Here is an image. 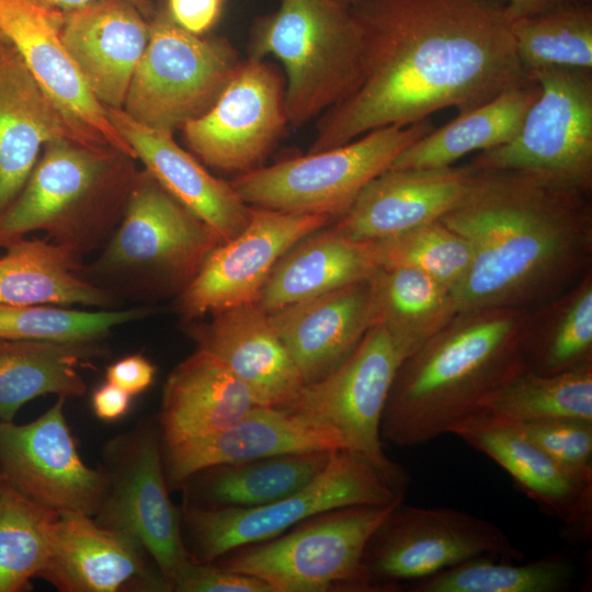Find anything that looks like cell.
<instances>
[{"instance_id": "4fadbf2b", "label": "cell", "mask_w": 592, "mask_h": 592, "mask_svg": "<svg viewBox=\"0 0 592 592\" xmlns=\"http://www.w3.org/2000/svg\"><path fill=\"white\" fill-rule=\"evenodd\" d=\"M528 75L539 94L516 135L467 166L547 174L592 192V70L546 67Z\"/></svg>"}, {"instance_id": "d6a6232c", "label": "cell", "mask_w": 592, "mask_h": 592, "mask_svg": "<svg viewBox=\"0 0 592 592\" xmlns=\"http://www.w3.org/2000/svg\"><path fill=\"white\" fill-rule=\"evenodd\" d=\"M372 327L385 329L401 362L458 312L449 289L410 267H379L369 277Z\"/></svg>"}, {"instance_id": "3957f363", "label": "cell", "mask_w": 592, "mask_h": 592, "mask_svg": "<svg viewBox=\"0 0 592 592\" xmlns=\"http://www.w3.org/2000/svg\"><path fill=\"white\" fill-rule=\"evenodd\" d=\"M527 310L458 311L406 357L385 405L382 440L407 447L448 433L488 394L526 367L520 335Z\"/></svg>"}, {"instance_id": "836d02e7", "label": "cell", "mask_w": 592, "mask_h": 592, "mask_svg": "<svg viewBox=\"0 0 592 592\" xmlns=\"http://www.w3.org/2000/svg\"><path fill=\"white\" fill-rule=\"evenodd\" d=\"M539 94L533 81L506 90L482 105L458 114L448 124L433 128L402 150L388 169L430 168L454 164L474 151H485L511 140Z\"/></svg>"}, {"instance_id": "6da1fadb", "label": "cell", "mask_w": 592, "mask_h": 592, "mask_svg": "<svg viewBox=\"0 0 592 592\" xmlns=\"http://www.w3.org/2000/svg\"><path fill=\"white\" fill-rule=\"evenodd\" d=\"M362 80L320 115L308 152L444 109L471 111L533 81L497 0H353Z\"/></svg>"}, {"instance_id": "f546056e", "label": "cell", "mask_w": 592, "mask_h": 592, "mask_svg": "<svg viewBox=\"0 0 592 592\" xmlns=\"http://www.w3.org/2000/svg\"><path fill=\"white\" fill-rule=\"evenodd\" d=\"M334 451L286 453L205 467L182 483V505L220 510L275 502L317 478L328 466Z\"/></svg>"}, {"instance_id": "74e56055", "label": "cell", "mask_w": 592, "mask_h": 592, "mask_svg": "<svg viewBox=\"0 0 592 592\" xmlns=\"http://www.w3.org/2000/svg\"><path fill=\"white\" fill-rule=\"evenodd\" d=\"M576 574L571 559L553 554L527 563L478 557L408 588L411 592H561Z\"/></svg>"}, {"instance_id": "8992f818", "label": "cell", "mask_w": 592, "mask_h": 592, "mask_svg": "<svg viewBox=\"0 0 592 592\" xmlns=\"http://www.w3.org/2000/svg\"><path fill=\"white\" fill-rule=\"evenodd\" d=\"M248 52L282 64L285 112L293 126L319 117L362 80L360 34L345 0H281L254 21Z\"/></svg>"}, {"instance_id": "d4e9b609", "label": "cell", "mask_w": 592, "mask_h": 592, "mask_svg": "<svg viewBox=\"0 0 592 592\" xmlns=\"http://www.w3.org/2000/svg\"><path fill=\"white\" fill-rule=\"evenodd\" d=\"M369 280V278H368ZM364 280L269 314L305 383L340 366L372 327L369 281Z\"/></svg>"}, {"instance_id": "681fc988", "label": "cell", "mask_w": 592, "mask_h": 592, "mask_svg": "<svg viewBox=\"0 0 592 592\" xmlns=\"http://www.w3.org/2000/svg\"><path fill=\"white\" fill-rule=\"evenodd\" d=\"M16 53L18 50L12 42L0 31V59L10 57Z\"/></svg>"}, {"instance_id": "ba28073f", "label": "cell", "mask_w": 592, "mask_h": 592, "mask_svg": "<svg viewBox=\"0 0 592 592\" xmlns=\"http://www.w3.org/2000/svg\"><path fill=\"white\" fill-rule=\"evenodd\" d=\"M391 505L325 511L276 537L237 547L213 562L258 577L273 592H372L362 565L363 551Z\"/></svg>"}, {"instance_id": "603a6c76", "label": "cell", "mask_w": 592, "mask_h": 592, "mask_svg": "<svg viewBox=\"0 0 592 592\" xmlns=\"http://www.w3.org/2000/svg\"><path fill=\"white\" fill-rule=\"evenodd\" d=\"M150 36L148 20L128 0H96L60 14L59 37L96 99L123 107Z\"/></svg>"}, {"instance_id": "bcb514c9", "label": "cell", "mask_w": 592, "mask_h": 592, "mask_svg": "<svg viewBox=\"0 0 592 592\" xmlns=\"http://www.w3.org/2000/svg\"><path fill=\"white\" fill-rule=\"evenodd\" d=\"M132 396L109 383L99 385L91 395L93 413L102 421L113 422L123 418L130 408Z\"/></svg>"}, {"instance_id": "d590c367", "label": "cell", "mask_w": 592, "mask_h": 592, "mask_svg": "<svg viewBox=\"0 0 592 592\" xmlns=\"http://www.w3.org/2000/svg\"><path fill=\"white\" fill-rule=\"evenodd\" d=\"M473 412L516 423L592 421V364L553 375L524 367L488 394Z\"/></svg>"}, {"instance_id": "5b68a950", "label": "cell", "mask_w": 592, "mask_h": 592, "mask_svg": "<svg viewBox=\"0 0 592 592\" xmlns=\"http://www.w3.org/2000/svg\"><path fill=\"white\" fill-rule=\"evenodd\" d=\"M219 243L206 224L143 170L117 228L81 272L118 299L178 296Z\"/></svg>"}, {"instance_id": "b9f144b4", "label": "cell", "mask_w": 592, "mask_h": 592, "mask_svg": "<svg viewBox=\"0 0 592 592\" xmlns=\"http://www.w3.org/2000/svg\"><path fill=\"white\" fill-rule=\"evenodd\" d=\"M514 423L571 477L592 487V421L548 419Z\"/></svg>"}, {"instance_id": "d6986e66", "label": "cell", "mask_w": 592, "mask_h": 592, "mask_svg": "<svg viewBox=\"0 0 592 592\" xmlns=\"http://www.w3.org/2000/svg\"><path fill=\"white\" fill-rule=\"evenodd\" d=\"M38 578L61 592H170L135 537L82 513L59 516L50 555Z\"/></svg>"}, {"instance_id": "f35d334b", "label": "cell", "mask_w": 592, "mask_h": 592, "mask_svg": "<svg viewBox=\"0 0 592 592\" xmlns=\"http://www.w3.org/2000/svg\"><path fill=\"white\" fill-rule=\"evenodd\" d=\"M511 33L527 73L546 67L592 70V0L515 19Z\"/></svg>"}, {"instance_id": "7bdbcfd3", "label": "cell", "mask_w": 592, "mask_h": 592, "mask_svg": "<svg viewBox=\"0 0 592 592\" xmlns=\"http://www.w3.org/2000/svg\"><path fill=\"white\" fill-rule=\"evenodd\" d=\"M172 592H273L262 579L191 560L178 576Z\"/></svg>"}, {"instance_id": "f6af8a7d", "label": "cell", "mask_w": 592, "mask_h": 592, "mask_svg": "<svg viewBox=\"0 0 592 592\" xmlns=\"http://www.w3.org/2000/svg\"><path fill=\"white\" fill-rule=\"evenodd\" d=\"M155 376L156 366L139 353L126 355L105 369V380L122 388L132 397L147 390Z\"/></svg>"}, {"instance_id": "5bb4252c", "label": "cell", "mask_w": 592, "mask_h": 592, "mask_svg": "<svg viewBox=\"0 0 592 592\" xmlns=\"http://www.w3.org/2000/svg\"><path fill=\"white\" fill-rule=\"evenodd\" d=\"M400 363L390 337L375 325L340 366L304 385L286 409L332 429L345 449L365 456L406 490L408 475L386 456L380 436L383 412Z\"/></svg>"}, {"instance_id": "ee69618b", "label": "cell", "mask_w": 592, "mask_h": 592, "mask_svg": "<svg viewBox=\"0 0 592 592\" xmlns=\"http://www.w3.org/2000/svg\"><path fill=\"white\" fill-rule=\"evenodd\" d=\"M225 0H167L173 22L194 35H205L218 22Z\"/></svg>"}, {"instance_id": "1f68e13d", "label": "cell", "mask_w": 592, "mask_h": 592, "mask_svg": "<svg viewBox=\"0 0 592 592\" xmlns=\"http://www.w3.org/2000/svg\"><path fill=\"white\" fill-rule=\"evenodd\" d=\"M0 255V303L95 306L119 301L82 275V263L47 238L19 239Z\"/></svg>"}, {"instance_id": "f907efd6", "label": "cell", "mask_w": 592, "mask_h": 592, "mask_svg": "<svg viewBox=\"0 0 592 592\" xmlns=\"http://www.w3.org/2000/svg\"><path fill=\"white\" fill-rule=\"evenodd\" d=\"M346 2L351 3L353 0H345Z\"/></svg>"}, {"instance_id": "7a4b0ae2", "label": "cell", "mask_w": 592, "mask_h": 592, "mask_svg": "<svg viewBox=\"0 0 592 592\" xmlns=\"http://www.w3.org/2000/svg\"><path fill=\"white\" fill-rule=\"evenodd\" d=\"M591 193L515 169H470L465 190L440 220L473 252L452 293L458 311L531 309L574 285L592 260Z\"/></svg>"}, {"instance_id": "ab89813d", "label": "cell", "mask_w": 592, "mask_h": 592, "mask_svg": "<svg viewBox=\"0 0 592 592\" xmlns=\"http://www.w3.org/2000/svg\"><path fill=\"white\" fill-rule=\"evenodd\" d=\"M149 314L144 307L78 310L48 304L0 303V338L53 342H101L112 329Z\"/></svg>"}, {"instance_id": "7402d4cb", "label": "cell", "mask_w": 592, "mask_h": 592, "mask_svg": "<svg viewBox=\"0 0 592 592\" xmlns=\"http://www.w3.org/2000/svg\"><path fill=\"white\" fill-rule=\"evenodd\" d=\"M448 433L493 459L520 491L543 512L562 521L570 534L579 537L590 534L592 487L571 477L514 422L473 412Z\"/></svg>"}, {"instance_id": "7c38bea8", "label": "cell", "mask_w": 592, "mask_h": 592, "mask_svg": "<svg viewBox=\"0 0 592 592\" xmlns=\"http://www.w3.org/2000/svg\"><path fill=\"white\" fill-rule=\"evenodd\" d=\"M105 489L96 513L100 525L135 537L148 551L170 592L189 555L181 510L170 499L157 421H141L102 448Z\"/></svg>"}, {"instance_id": "4316f807", "label": "cell", "mask_w": 592, "mask_h": 592, "mask_svg": "<svg viewBox=\"0 0 592 592\" xmlns=\"http://www.w3.org/2000/svg\"><path fill=\"white\" fill-rule=\"evenodd\" d=\"M57 138L109 148L93 144L66 117L19 52L0 59V214L23 189L41 147Z\"/></svg>"}, {"instance_id": "9c48e42d", "label": "cell", "mask_w": 592, "mask_h": 592, "mask_svg": "<svg viewBox=\"0 0 592 592\" xmlns=\"http://www.w3.org/2000/svg\"><path fill=\"white\" fill-rule=\"evenodd\" d=\"M433 128L430 118L377 128L337 147L258 167L230 184L249 206L321 214L337 220L402 150Z\"/></svg>"}, {"instance_id": "c3c4849f", "label": "cell", "mask_w": 592, "mask_h": 592, "mask_svg": "<svg viewBox=\"0 0 592 592\" xmlns=\"http://www.w3.org/2000/svg\"><path fill=\"white\" fill-rule=\"evenodd\" d=\"M31 3L45 10L64 13L96 0H27ZM132 2L148 20L155 14V8L151 0H128Z\"/></svg>"}, {"instance_id": "44dd1931", "label": "cell", "mask_w": 592, "mask_h": 592, "mask_svg": "<svg viewBox=\"0 0 592 592\" xmlns=\"http://www.w3.org/2000/svg\"><path fill=\"white\" fill-rule=\"evenodd\" d=\"M185 331L197 349L248 387L258 405L286 409L305 385L269 314L257 303L217 311L208 321H189Z\"/></svg>"}, {"instance_id": "ac0fdd59", "label": "cell", "mask_w": 592, "mask_h": 592, "mask_svg": "<svg viewBox=\"0 0 592 592\" xmlns=\"http://www.w3.org/2000/svg\"><path fill=\"white\" fill-rule=\"evenodd\" d=\"M60 14L27 0H0V31L46 94L93 144L136 160L59 37Z\"/></svg>"}, {"instance_id": "8fae6325", "label": "cell", "mask_w": 592, "mask_h": 592, "mask_svg": "<svg viewBox=\"0 0 592 592\" xmlns=\"http://www.w3.org/2000/svg\"><path fill=\"white\" fill-rule=\"evenodd\" d=\"M478 557L520 561L524 553L487 520L456 509L400 501L371 534L362 565L372 592H387Z\"/></svg>"}, {"instance_id": "52a82bcc", "label": "cell", "mask_w": 592, "mask_h": 592, "mask_svg": "<svg viewBox=\"0 0 592 592\" xmlns=\"http://www.w3.org/2000/svg\"><path fill=\"white\" fill-rule=\"evenodd\" d=\"M403 493L365 456L339 448L317 478L275 502L220 510L182 505V536L194 561L213 562L237 547L276 537L318 513L350 505H391L403 501Z\"/></svg>"}, {"instance_id": "83f0119b", "label": "cell", "mask_w": 592, "mask_h": 592, "mask_svg": "<svg viewBox=\"0 0 592 592\" xmlns=\"http://www.w3.org/2000/svg\"><path fill=\"white\" fill-rule=\"evenodd\" d=\"M257 405L248 387L219 360L196 349L164 383L157 419L161 442L219 432Z\"/></svg>"}, {"instance_id": "ffe728a7", "label": "cell", "mask_w": 592, "mask_h": 592, "mask_svg": "<svg viewBox=\"0 0 592 592\" xmlns=\"http://www.w3.org/2000/svg\"><path fill=\"white\" fill-rule=\"evenodd\" d=\"M344 448L329 426L287 409L254 406L242 419L219 432L161 442V457L170 492L208 466L278 454Z\"/></svg>"}, {"instance_id": "4dcf8cb0", "label": "cell", "mask_w": 592, "mask_h": 592, "mask_svg": "<svg viewBox=\"0 0 592 592\" xmlns=\"http://www.w3.org/2000/svg\"><path fill=\"white\" fill-rule=\"evenodd\" d=\"M105 353L100 342L0 338V420L13 422L22 406L41 396H84L80 369Z\"/></svg>"}, {"instance_id": "30bf717a", "label": "cell", "mask_w": 592, "mask_h": 592, "mask_svg": "<svg viewBox=\"0 0 592 592\" xmlns=\"http://www.w3.org/2000/svg\"><path fill=\"white\" fill-rule=\"evenodd\" d=\"M239 62L225 37L191 34L161 8L150 19L122 109L146 127L173 134L212 107Z\"/></svg>"}, {"instance_id": "cb8c5ba5", "label": "cell", "mask_w": 592, "mask_h": 592, "mask_svg": "<svg viewBox=\"0 0 592 592\" xmlns=\"http://www.w3.org/2000/svg\"><path fill=\"white\" fill-rule=\"evenodd\" d=\"M468 166L387 169L332 225L356 241H376L440 220L459 201Z\"/></svg>"}, {"instance_id": "e0dca14e", "label": "cell", "mask_w": 592, "mask_h": 592, "mask_svg": "<svg viewBox=\"0 0 592 592\" xmlns=\"http://www.w3.org/2000/svg\"><path fill=\"white\" fill-rule=\"evenodd\" d=\"M250 207L244 229L219 243L177 296V308L186 321L255 303L278 259L307 235L335 221L321 214Z\"/></svg>"}, {"instance_id": "60d3db41", "label": "cell", "mask_w": 592, "mask_h": 592, "mask_svg": "<svg viewBox=\"0 0 592 592\" xmlns=\"http://www.w3.org/2000/svg\"><path fill=\"white\" fill-rule=\"evenodd\" d=\"M372 242L379 267L419 270L452 293L471 266L468 241L441 220Z\"/></svg>"}, {"instance_id": "f1b7e54d", "label": "cell", "mask_w": 592, "mask_h": 592, "mask_svg": "<svg viewBox=\"0 0 592 592\" xmlns=\"http://www.w3.org/2000/svg\"><path fill=\"white\" fill-rule=\"evenodd\" d=\"M378 269L372 241L353 240L328 225L300 239L278 259L255 303L270 314L368 280Z\"/></svg>"}, {"instance_id": "7dc6e473", "label": "cell", "mask_w": 592, "mask_h": 592, "mask_svg": "<svg viewBox=\"0 0 592 592\" xmlns=\"http://www.w3.org/2000/svg\"><path fill=\"white\" fill-rule=\"evenodd\" d=\"M504 10L510 21L536 15L578 0H505Z\"/></svg>"}, {"instance_id": "8d00e7d4", "label": "cell", "mask_w": 592, "mask_h": 592, "mask_svg": "<svg viewBox=\"0 0 592 592\" xmlns=\"http://www.w3.org/2000/svg\"><path fill=\"white\" fill-rule=\"evenodd\" d=\"M59 516L0 477V592L31 589L50 555Z\"/></svg>"}, {"instance_id": "277c9868", "label": "cell", "mask_w": 592, "mask_h": 592, "mask_svg": "<svg viewBox=\"0 0 592 592\" xmlns=\"http://www.w3.org/2000/svg\"><path fill=\"white\" fill-rule=\"evenodd\" d=\"M23 189L0 214V248L33 231L81 258L117 228L138 171L134 159L69 138L47 141Z\"/></svg>"}, {"instance_id": "e575fe53", "label": "cell", "mask_w": 592, "mask_h": 592, "mask_svg": "<svg viewBox=\"0 0 592 592\" xmlns=\"http://www.w3.org/2000/svg\"><path fill=\"white\" fill-rule=\"evenodd\" d=\"M526 368L545 375L592 364V271L527 310L520 335Z\"/></svg>"}, {"instance_id": "9a60e30c", "label": "cell", "mask_w": 592, "mask_h": 592, "mask_svg": "<svg viewBox=\"0 0 592 592\" xmlns=\"http://www.w3.org/2000/svg\"><path fill=\"white\" fill-rule=\"evenodd\" d=\"M284 89L272 65L248 57L212 107L182 126L185 144L216 170L242 174L260 167L288 124Z\"/></svg>"}, {"instance_id": "484cf974", "label": "cell", "mask_w": 592, "mask_h": 592, "mask_svg": "<svg viewBox=\"0 0 592 592\" xmlns=\"http://www.w3.org/2000/svg\"><path fill=\"white\" fill-rule=\"evenodd\" d=\"M112 124L122 134L147 170L174 198L226 242L248 225L251 207L225 182L174 140L173 134L146 127L123 109L105 106Z\"/></svg>"}, {"instance_id": "2e32d148", "label": "cell", "mask_w": 592, "mask_h": 592, "mask_svg": "<svg viewBox=\"0 0 592 592\" xmlns=\"http://www.w3.org/2000/svg\"><path fill=\"white\" fill-rule=\"evenodd\" d=\"M65 398L34 421L0 420V477L18 492L56 513L93 516L102 501L101 468L82 460L65 415Z\"/></svg>"}]
</instances>
